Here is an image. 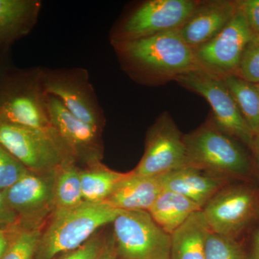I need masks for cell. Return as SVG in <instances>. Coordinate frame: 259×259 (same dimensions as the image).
I'll return each instance as SVG.
<instances>
[{"mask_svg": "<svg viewBox=\"0 0 259 259\" xmlns=\"http://www.w3.org/2000/svg\"><path fill=\"white\" fill-rule=\"evenodd\" d=\"M247 259H259V225L245 239Z\"/></svg>", "mask_w": 259, "mask_h": 259, "instance_id": "31", "label": "cell"}, {"mask_svg": "<svg viewBox=\"0 0 259 259\" xmlns=\"http://www.w3.org/2000/svg\"><path fill=\"white\" fill-rule=\"evenodd\" d=\"M0 146L29 171L47 173L75 161L56 131L45 132L0 120Z\"/></svg>", "mask_w": 259, "mask_h": 259, "instance_id": "6", "label": "cell"}, {"mask_svg": "<svg viewBox=\"0 0 259 259\" xmlns=\"http://www.w3.org/2000/svg\"><path fill=\"white\" fill-rule=\"evenodd\" d=\"M253 35L244 14L238 7L234 17L222 31L194 50L199 68L223 79L235 75L243 51Z\"/></svg>", "mask_w": 259, "mask_h": 259, "instance_id": "12", "label": "cell"}, {"mask_svg": "<svg viewBox=\"0 0 259 259\" xmlns=\"http://www.w3.org/2000/svg\"><path fill=\"white\" fill-rule=\"evenodd\" d=\"M107 240L95 235L77 249L65 253L59 259H97L103 251Z\"/></svg>", "mask_w": 259, "mask_h": 259, "instance_id": "28", "label": "cell"}, {"mask_svg": "<svg viewBox=\"0 0 259 259\" xmlns=\"http://www.w3.org/2000/svg\"><path fill=\"white\" fill-rule=\"evenodd\" d=\"M29 171L18 159L0 146V190L13 187Z\"/></svg>", "mask_w": 259, "mask_h": 259, "instance_id": "27", "label": "cell"}, {"mask_svg": "<svg viewBox=\"0 0 259 259\" xmlns=\"http://www.w3.org/2000/svg\"><path fill=\"white\" fill-rule=\"evenodd\" d=\"M112 224V247L117 259H169L171 236L148 211H121Z\"/></svg>", "mask_w": 259, "mask_h": 259, "instance_id": "7", "label": "cell"}, {"mask_svg": "<svg viewBox=\"0 0 259 259\" xmlns=\"http://www.w3.org/2000/svg\"><path fill=\"white\" fill-rule=\"evenodd\" d=\"M180 86L204 97L212 108L214 125L249 151L253 132L237 106L224 80L202 71L195 70L179 76Z\"/></svg>", "mask_w": 259, "mask_h": 259, "instance_id": "8", "label": "cell"}, {"mask_svg": "<svg viewBox=\"0 0 259 259\" xmlns=\"http://www.w3.org/2000/svg\"><path fill=\"white\" fill-rule=\"evenodd\" d=\"M209 231L244 241L259 225V184L232 181L202 209Z\"/></svg>", "mask_w": 259, "mask_h": 259, "instance_id": "4", "label": "cell"}, {"mask_svg": "<svg viewBox=\"0 0 259 259\" xmlns=\"http://www.w3.org/2000/svg\"><path fill=\"white\" fill-rule=\"evenodd\" d=\"M6 73L7 71H5L4 67L0 64V79H1V78L3 77Z\"/></svg>", "mask_w": 259, "mask_h": 259, "instance_id": "36", "label": "cell"}, {"mask_svg": "<svg viewBox=\"0 0 259 259\" xmlns=\"http://www.w3.org/2000/svg\"><path fill=\"white\" fill-rule=\"evenodd\" d=\"M46 100L51 125L75 161L85 162L88 166L100 162L102 130L80 120L56 97L46 94Z\"/></svg>", "mask_w": 259, "mask_h": 259, "instance_id": "14", "label": "cell"}, {"mask_svg": "<svg viewBox=\"0 0 259 259\" xmlns=\"http://www.w3.org/2000/svg\"><path fill=\"white\" fill-rule=\"evenodd\" d=\"M75 163L68 162L56 171L54 189L55 210L76 208L85 202L81 191L80 168Z\"/></svg>", "mask_w": 259, "mask_h": 259, "instance_id": "22", "label": "cell"}, {"mask_svg": "<svg viewBox=\"0 0 259 259\" xmlns=\"http://www.w3.org/2000/svg\"><path fill=\"white\" fill-rule=\"evenodd\" d=\"M197 0H148L122 20L112 37L114 44L134 41L180 30L197 8Z\"/></svg>", "mask_w": 259, "mask_h": 259, "instance_id": "9", "label": "cell"}, {"mask_svg": "<svg viewBox=\"0 0 259 259\" xmlns=\"http://www.w3.org/2000/svg\"><path fill=\"white\" fill-rule=\"evenodd\" d=\"M9 228L0 229V259L5 254V251L8 248V244H9Z\"/></svg>", "mask_w": 259, "mask_h": 259, "instance_id": "32", "label": "cell"}, {"mask_svg": "<svg viewBox=\"0 0 259 259\" xmlns=\"http://www.w3.org/2000/svg\"><path fill=\"white\" fill-rule=\"evenodd\" d=\"M255 88H256L257 92H258V95H259V83H256V84H255Z\"/></svg>", "mask_w": 259, "mask_h": 259, "instance_id": "37", "label": "cell"}, {"mask_svg": "<svg viewBox=\"0 0 259 259\" xmlns=\"http://www.w3.org/2000/svg\"><path fill=\"white\" fill-rule=\"evenodd\" d=\"M163 190L182 194L203 208L218 191L232 182L194 166H185L160 175Z\"/></svg>", "mask_w": 259, "mask_h": 259, "instance_id": "16", "label": "cell"}, {"mask_svg": "<svg viewBox=\"0 0 259 259\" xmlns=\"http://www.w3.org/2000/svg\"><path fill=\"white\" fill-rule=\"evenodd\" d=\"M127 174L114 171L100 162L80 169L83 200L89 203L106 202Z\"/></svg>", "mask_w": 259, "mask_h": 259, "instance_id": "21", "label": "cell"}, {"mask_svg": "<svg viewBox=\"0 0 259 259\" xmlns=\"http://www.w3.org/2000/svg\"><path fill=\"white\" fill-rule=\"evenodd\" d=\"M97 259H117L115 252H114L113 247H112L111 235L109 239H107L106 245H105L103 251Z\"/></svg>", "mask_w": 259, "mask_h": 259, "instance_id": "34", "label": "cell"}, {"mask_svg": "<svg viewBox=\"0 0 259 259\" xmlns=\"http://www.w3.org/2000/svg\"><path fill=\"white\" fill-rule=\"evenodd\" d=\"M244 241L234 239L209 231L204 243L205 258L247 259Z\"/></svg>", "mask_w": 259, "mask_h": 259, "instance_id": "25", "label": "cell"}, {"mask_svg": "<svg viewBox=\"0 0 259 259\" xmlns=\"http://www.w3.org/2000/svg\"><path fill=\"white\" fill-rule=\"evenodd\" d=\"M40 7L41 3L37 0H0V49L31 31Z\"/></svg>", "mask_w": 259, "mask_h": 259, "instance_id": "18", "label": "cell"}, {"mask_svg": "<svg viewBox=\"0 0 259 259\" xmlns=\"http://www.w3.org/2000/svg\"><path fill=\"white\" fill-rule=\"evenodd\" d=\"M236 3L252 31L259 35V0H238Z\"/></svg>", "mask_w": 259, "mask_h": 259, "instance_id": "29", "label": "cell"}, {"mask_svg": "<svg viewBox=\"0 0 259 259\" xmlns=\"http://www.w3.org/2000/svg\"><path fill=\"white\" fill-rule=\"evenodd\" d=\"M40 228L20 224L10 228L9 244L1 259H35L42 234Z\"/></svg>", "mask_w": 259, "mask_h": 259, "instance_id": "24", "label": "cell"}, {"mask_svg": "<svg viewBox=\"0 0 259 259\" xmlns=\"http://www.w3.org/2000/svg\"><path fill=\"white\" fill-rule=\"evenodd\" d=\"M121 211L105 202H86L76 208L54 211L42 232L35 259H55L77 249L99 229L112 224Z\"/></svg>", "mask_w": 259, "mask_h": 259, "instance_id": "3", "label": "cell"}, {"mask_svg": "<svg viewBox=\"0 0 259 259\" xmlns=\"http://www.w3.org/2000/svg\"><path fill=\"white\" fill-rule=\"evenodd\" d=\"M184 139L187 166L228 180H254L253 160L249 151L222 132L210 117L185 134Z\"/></svg>", "mask_w": 259, "mask_h": 259, "instance_id": "2", "label": "cell"}, {"mask_svg": "<svg viewBox=\"0 0 259 259\" xmlns=\"http://www.w3.org/2000/svg\"><path fill=\"white\" fill-rule=\"evenodd\" d=\"M163 190L160 176H140L131 171L105 203L119 210L148 211Z\"/></svg>", "mask_w": 259, "mask_h": 259, "instance_id": "17", "label": "cell"}, {"mask_svg": "<svg viewBox=\"0 0 259 259\" xmlns=\"http://www.w3.org/2000/svg\"><path fill=\"white\" fill-rule=\"evenodd\" d=\"M42 90L59 99L76 117L102 130L103 112L84 70L39 71Z\"/></svg>", "mask_w": 259, "mask_h": 259, "instance_id": "11", "label": "cell"}, {"mask_svg": "<svg viewBox=\"0 0 259 259\" xmlns=\"http://www.w3.org/2000/svg\"><path fill=\"white\" fill-rule=\"evenodd\" d=\"M250 153L253 158V162L259 161V128L253 133Z\"/></svg>", "mask_w": 259, "mask_h": 259, "instance_id": "33", "label": "cell"}, {"mask_svg": "<svg viewBox=\"0 0 259 259\" xmlns=\"http://www.w3.org/2000/svg\"><path fill=\"white\" fill-rule=\"evenodd\" d=\"M200 210L195 202L185 196L163 190L148 212L158 226L171 236L194 213Z\"/></svg>", "mask_w": 259, "mask_h": 259, "instance_id": "19", "label": "cell"}, {"mask_svg": "<svg viewBox=\"0 0 259 259\" xmlns=\"http://www.w3.org/2000/svg\"><path fill=\"white\" fill-rule=\"evenodd\" d=\"M19 224L16 213L12 209L0 190V229H7Z\"/></svg>", "mask_w": 259, "mask_h": 259, "instance_id": "30", "label": "cell"}, {"mask_svg": "<svg viewBox=\"0 0 259 259\" xmlns=\"http://www.w3.org/2000/svg\"><path fill=\"white\" fill-rule=\"evenodd\" d=\"M236 76L253 84L259 83V35L253 36L245 47Z\"/></svg>", "mask_w": 259, "mask_h": 259, "instance_id": "26", "label": "cell"}, {"mask_svg": "<svg viewBox=\"0 0 259 259\" xmlns=\"http://www.w3.org/2000/svg\"><path fill=\"white\" fill-rule=\"evenodd\" d=\"M0 120L45 132L51 125L40 72L6 74L0 79Z\"/></svg>", "mask_w": 259, "mask_h": 259, "instance_id": "5", "label": "cell"}, {"mask_svg": "<svg viewBox=\"0 0 259 259\" xmlns=\"http://www.w3.org/2000/svg\"><path fill=\"white\" fill-rule=\"evenodd\" d=\"M238 5L231 0L199 1L180 32L193 50L218 35L234 17Z\"/></svg>", "mask_w": 259, "mask_h": 259, "instance_id": "15", "label": "cell"}, {"mask_svg": "<svg viewBox=\"0 0 259 259\" xmlns=\"http://www.w3.org/2000/svg\"><path fill=\"white\" fill-rule=\"evenodd\" d=\"M122 67L131 77L148 86H159L195 70H201L192 48L180 30L134 41L114 44Z\"/></svg>", "mask_w": 259, "mask_h": 259, "instance_id": "1", "label": "cell"}, {"mask_svg": "<svg viewBox=\"0 0 259 259\" xmlns=\"http://www.w3.org/2000/svg\"><path fill=\"white\" fill-rule=\"evenodd\" d=\"M252 132L259 128V95L255 84L230 75L223 79Z\"/></svg>", "mask_w": 259, "mask_h": 259, "instance_id": "23", "label": "cell"}, {"mask_svg": "<svg viewBox=\"0 0 259 259\" xmlns=\"http://www.w3.org/2000/svg\"><path fill=\"white\" fill-rule=\"evenodd\" d=\"M253 176L254 180L259 184V161L253 162Z\"/></svg>", "mask_w": 259, "mask_h": 259, "instance_id": "35", "label": "cell"}, {"mask_svg": "<svg viewBox=\"0 0 259 259\" xmlns=\"http://www.w3.org/2000/svg\"><path fill=\"white\" fill-rule=\"evenodd\" d=\"M184 137L170 114L162 112L148 129L144 155L133 172L140 176H160L187 166Z\"/></svg>", "mask_w": 259, "mask_h": 259, "instance_id": "10", "label": "cell"}, {"mask_svg": "<svg viewBox=\"0 0 259 259\" xmlns=\"http://www.w3.org/2000/svg\"><path fill=\"white\" fill-rule=\"evenodd\" d=\"M56 171L47 173L29 171L13 187L3 192L7 202L18 215L19 224L40 226L42 220L54 212Z\"/></svg>", "mask_w": 259, "mask_h": 259, "instance_id": "13", "label": "cell"}, {"mask_svg": "<svg viewBox=\"0 0 259 259\" xmlns=\"http://www.w3.org/2000/svg\"><path fill=\"white\" fill-rule=\"evenodd\" d=\"M209 231L202 210L194 213L171 235L169 259H206L204 243Z\"/></svg>", "mask_w": 259, "mask_h": 259, "instance_id": "20", "label": "cell"}]
</instances>
